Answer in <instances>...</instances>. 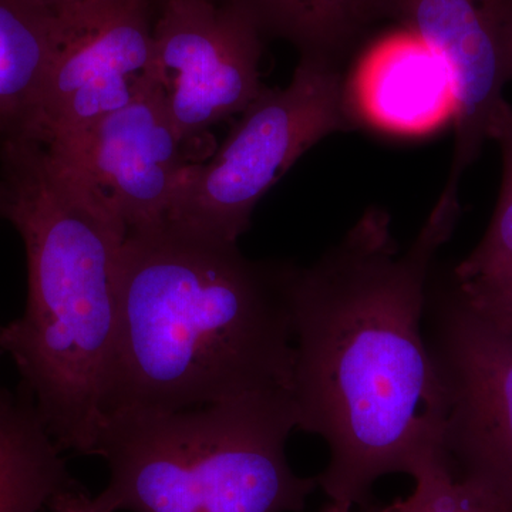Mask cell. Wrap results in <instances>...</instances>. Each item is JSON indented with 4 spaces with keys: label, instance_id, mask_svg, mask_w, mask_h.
I'll return each mask as SVG.
<instances>
[{
    "label": "cell",
    "instance_id": "7402d4cb",
    "mask_svg": "<svg viewBox=\"0 0 512 512\" xmlns=\"http://www.w3.org/2000/svg\"><path fill=\"white\" fill-rule=\"evenodd\" d=\"M0 218L2 217V194H0Z\"/></svg>",
    "mask_w": 512,
    "mask_h": 512
},
{
    "label": "cell",
    "instance_id": "44dd1931",
    "mask_svg": "<svg viewBox=\"0 0 512 512\" xmlns=\"http://www.w3.org/2000/svg\"><path fill=\"white\" fill-rule=\"evenodd\" d=\"M151 2H153L154 5L161 6L163 3L168 2V0H151Z\"/></svg>",
    "mask_w": 512,
    "mask_h": 512
},
{
    "label": "cell",
    "instance_id": "ba28073f",
    "mask_svg": "<svg viewBox=\"0 0 512 512\" xmlns=\"http://www.w3.org/2000/svg\"><path fill=\"white\" fill-rule=\"evenodd\" d=\"M153 6L114 0L70 32L50 70L32 140L64 153L156 86Z\"/></svg>",
    "mask_w": 512,
    "mask_h": 512
},
{
    "label": "cell",
    "instance_id": "30bf717a",
    "mask_svg": "<svg viewBox=\"0 0 512 512\" xmlns=\"http://www.w3.org/2000/svg\"><path fill=\"white\" fill-rule=\"evenodd\" d=\"M386 18L399 20L446 64L456 143L444 191L458 194L512 80V0H387Z\"/></svg>",
    "mask_w": 512,
    "mask_h": 512
},
{
    "label": "cell",
    "instance_id": "ac0fdd59",
    "mask_svg": "<svg viewBox=\"0 0 512 512\" xmlns=\"http://www.w3.org/2000/svg\"><path fill=\"white\" fill-rule=\"evenodd\" d=\"M39 2L73 28H79L114 0H39Z\"/></svg>",
    "mask_w": 512,
    "mask_h": 512
},
{
    "label": "cell",
    "instance_id": "8992f818",
    "mask_svg": "<svg viewBox=\"0 0 512 512\" xmlns=\"http://www.w3.org/2000/svg\"><path fill=\"white\" fill-rule=\"evenodd\" d=\"M424 332L446 399L451 470L512 510V333L448 282L427 293Z\"/></svg>",
    "mask_w": 512,
    "mask_h": 512
},
{
    "label": "cell",
    "instance_id": "6da1fadb",
    "mask_svg": "<svg viewBox=\"0 0 512 512\" xmlns=\"http://www.w3.org/2000/svg\"><path fill=\"white\" fill-rule=\"evenodd\" d=\"M460 217L441 192L407 248L372 208L308 268L292 275L291 396L298 430L325 441L316 477L330 503L369 500L377 480L448 467L446 399L424 332L440 248Z\"/></svg>",
    "mask_w": 512,
    "mask_h": 512
},
{
    "label": "cell",
    "instance_id": "9c48e42d",
    "mask_svg": "<svg viewBox=\"0 0 512 512\" xmlns=\"http://www.w3.org/2000/svg\"><path fill=\"white\" fill-rule=\"evenodd\" d=\"M184 138L158 83L52 154L128 234L167 224L185 171Z\"/></svg>",
    "mask_w": 512,
    "mask_h": 512
},
{
    "label": "cell",
    "instance_id": "d6986e66",
    "mask_svg": "<svg viewBox=\"0 0 512 512\" xmlns=\"http://www.w3.org/2000/svg\"><path fill=\"white\" fill-rule=\"evenodd\" d=\"M47 508L50 512H97L93 498L77 481L56 494Z\"/></svg>",
    "mask_w": 512,
    "mask_h": 512
},
{
    "label": "cell",
    "instance_id": "9a60e30c",
    "mask_svg": "<svg viewBox=\"0 0 512 512\" xmlns=\"http://www.w3.org/2000/svg\"><path fill=\"white\" fill-rule=\"evenodd\" d=\"M488 140L501 148L503 185L483 239L451 274L457 282L477 281L512 268V107L507 101L494 114Z\"/></svg>",
    "mask_w": 512,
    "mask_h": 512
},
{
    "label": "cell",
    "instance_id": "8fae6325",
    "mask_svg": "<svg viewBox=\"0 0 512 512\" xmlns=\"http://www.w3.org/2000/svg\"><path fill=\"white\" fill-rule=\"evenodd\" d=\"M345 89L356 128L424 136L454 120L446 64L406 29L367 47L346 74Z\"/></svg>",
    "mask_w": 512,
    "mask_h": 512
},
{
    "label": "cell",
    "instance_id": "7c38bea8",
    "mask_svg": "<svg viewBox=\"0 0 512 512\" xmlns=\"http://www.w3.org/2000/svg\"><path fill=\"white\" fill-rule=\"evenodd\" d=\"M72 30L39 0H0V148L32 140L50 70Z\"/></svg>",
    "mask_w": 512,
    "mask_h": 512
},
{
    "label": "cell",
    "instance_id": "7a4b0ae2",
    "mask_svg": "<svg viewBox=\"0 0 512 512\" xmlns=\"http://www.w3.org/2000/svg\"><path fill=\"white\" fill-rule=\"evenodd\" d=\"M293 269L168 224L128 234L104 417L291 393Z\"/></svg>",
    "mask_w": 512,
    "mask_h": 512
},
{
    "label": "cell",
    "instance_id": "52a82bcc",
    "mask_svg": "<svg viewBox=\"0 0 512 512\" xmlns=\"http://www.w3.org/2000/svg\"><path fill=\"white\" fill-rule=\"evenodd\" d=\"M154 22L165 106L185 143L251 106L261 80L262 33L224 0H168Z\"/></svg>",
    "mask_w": 512,
    "mask_h": 512
},
{
    "label": "cell",
    "instance_id": "277c9868",
    "mask_svg": "<svg viewBox=\"0 0 512 512\" xmlns=\"http://www.w3.org/2000/svg\"><path fill=\"white\" fill-rule=\"evenodd\" d=\"M291 393L104 417L94 456L110 477L97 512H303L315 478L292 470Z\"/></svg>",
    "mask_w": 512,
    "mask_h": 512
},
{
    "label": "cell",
    "instance_id": "3957f363",
    "mask_svg": "<svg viewBox=\"0 0 512 512\" xmlns=\"http://www.w3.org/2000/svg\"><path fill=\"white\" fill-rule=\"evenodd\" d=\"M0 194L28 259L26 309L0 328V352L60 450L94 456L126 232L36 140L0 148Z\"/></svg>",
    "mask_w": 512,
    "mask_h": 512
},
{
    "label": "cell",
    "instance_id": "2e32d148",
    "mask_svg": "<svg viewBox=\"0 0 512 512\" xmlns=\"http://www.w3.org/2000/svg\"><path fill=\"white\" fill-rule=\"evenodd\" d=\"M414 483L412 495L377 512H512L480 485L456 476L451 467L431 471Z\"/></svg>",
    "mask_w": 512,
    "mask_h": 512
},
{
    "label": "cell",
    "instance_id": "e0dca14e",
    "mask_svg": "<svg viewBox=\"0 0 512 512\" xmlns=\"http://www.w3.org/2000/svg\"><path fill=\"white\" fill-rule=\"evenodd\" d=\"M454 282L477 311L512 333V268L477 281Z\"/></svg>",
    "mask_w": 512,
    "mask_h": 512
},
{
    "label": "cell",
    "instance_id": "4fadbf2b",
    "mask_svg": "<svg viewBox=\"0 0 512 512\" xmlns=\"http://www.w3.org/2000/svg\"><path fill=\"white\" fill-rule=\"evenodd\" d=\"M237 8L262 36L291 43L301 57L343 67L377 20L387 0H224Z\"/></svg>",
    "mask_w": 512,
    "mask_h": 512
},
{
    "label": "cell",
    "instance_id": "5bb4252c",
    "mask_svg": "<svg viewBox=\"0 0 512 512\" xmlns=\"http://www.w3.org/2000/svg\"><path fill=\"white\" fill-rule=\"evenodd\" d=\"M74 481L28 396L0 387V512H40Z\"/></svg>",
    "mask_w": 512,
    "mask_h": 512
},
{
    "label": "cell",
    "instance_id": "ffe728a7",
    "mask_svg": "<svg viewBox=\"0 0 512 512\" xmlns=\"http://www.w3.org/2000/svg\"><path fill=\"white\" fill-rule=\"evenodd\" d=\"M352 508L343 507V505L329 503L326 505L325 510L322 512H352ZM365 512H377V508H373V510H367Z\"/></svg>",
    "mask_w": 512,
    "mask_h": 512
},
{
    "label": "cell",
    "instance_id": "5b68a950",
    "mask_svg": "<svg viewBox=\"0 0 512 512\" xmlns=\"http://www.w3.org/2000/svg\"><path fill=\"white\" fill-rule=\"evenodd\" d=\"M343 67L301 57L291 83L266 89L205 163L190 164L167 224L238 244L256 205L315 144L355 130Z\"/></svg>",
    "mask_w": 512,
    "mask_h": 512
}]
</instances>
